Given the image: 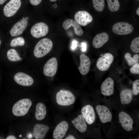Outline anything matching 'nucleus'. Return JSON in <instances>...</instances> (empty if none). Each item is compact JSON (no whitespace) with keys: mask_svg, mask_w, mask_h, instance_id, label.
I'll use <instances>...</instances> for the list:
<instances>
[{"mask_svg":"<svg viewBox=\"0 0 139 139\" xmlns=\"http://www.w3.org/2000/svg\"><path fill=\"white\" fill-rule=\"evenodd\" d=\"M53 46L52 41L47 38L42 39L36 45L33 51L34 56L37 58L42 57L51 50Z\"/></svg>","mask_w":139,"mask_h":139,"instance_id":"1","label":"nucleus"},{"mask_svg":"<svg viewBox=\"0 0 139 139\" xmlns=\"http://www.w3.org/2000/svg\"><path fill=\"white\" fill-rule=\"evenodd\" d=\"M32 104V102L29 99L20 100L13 105L12 109L13 113L16 116H24L28 112Z\"/></svg>","mask_w":139,"mask_h":139,"instance_id":"2","label":"nucleus"},{"mask_svg":"<svg viewBox=\"0 0 139 139\" xmlns=\"http://www.w3.org/2000/svg\"><path fill=\"white\" fill-rule=\"evenodd\" d=\"M57 103L62 106H68L73 104L75 98L73 94L68 90H61L58 92L56 95Z\"/></svg>","mask_w":139,"mask_h":139,"instance_id":"3","label":"nucleus"},{"mask_svg":"<svg viewBox=\"0 0 139 139\" xmlns=\"http://www.w3.org/2000/svg\"><path fill=\"white\" fill-rule=\"evenodd\" d=\"M114 60V57L111 54L106 53L99 58L96 63V66L100 71H106L109 68Z\"/></svg>","mask_w":139,"mask_h":139,"instance_id":"4","label":"nucleus"},{"mask_svg":"<svg viewBox=\"0 0 139 139\" xmlns=\"http://www.w3.org/2000/svg\"><path fill=\"white\" fill-rule=\"evenodd\" d=\"M112 30L114 33L119 35L128 34L131 33L133 30L132 26L125 22H119L115 24Z\"/></svg>","mask_w":139,"mask_h":139,"instance_id":"5","label":"nucleus"},{"mask_svg":"<svg viewBox=\"0 0 139 139\" xmlns=\"http://www.w3.org/2000/svg\"><path fill=\"white\" fill-rule=\"evenodd\" d=\"M49 28L48 25L43 22L38 23L31 28L30 32L33 37L38 38L46 36L48 33Z\"/></svg>","mask_w":139,"mask_h":139,"instance_id":"6","label":"nucleus"},{"mask_svg":"<svg viewBox=\"0 0 139 139\" xmlns=\"http://www.w3.org/2000/svg\"><path fill=\"white\" fill-rule=\"evenodd\" d=\"M21 5L20 0H11L4 8L3 12L5 15L7 17L14 15L19 9Z\"/></svg>","mask_w":139,"mask_h":139,"instance_id":"7","label":"nucleus"},{"mask_svg":"<svg viewBox=\"0 0 139 139\" xmlns=\"http://www.w3.org/2000/svg\"><path fill=\"white\" fill-rule=\"evenodd\" d=\"M57 67L56 58L54 57L51 58L44 65L43 69L44 74L46 76H54L56 73Z\"/></svg>","mask_w":139,"mask_h":139,"instance_id":"8","label":"nucleus"},{"mask_svg":"<svg viewBox=\"0 0 139 139\" xmlns=\"http://www.w3.org/2000/svg\"><path fill=\"white\" fill-rule=\"evenodd\" d=\"M75 21L79 24L84 26L91 22L93 20L92 16L85 11H80L76 12L74 16Z\"/></svg>","mask_w":139,"mask_h":139,"instance_id":"9","label":"nucleus"},{"mask_svg":"<svg viewBox=\"0 0 139 139\" xmlns=\"http://www.w3.org/2000/svg\"><path fill=\"white\" fill-rule=\"evenodd\" d=\"M14 79L17 83L24 86H31L34 82L33 80L31 77L22 72H19L16 74Z\"/></svg>","mask_w":139,"mask_h":139,"instance_id":"10","label":"nucleus"},{"mask_svg":"<svg viewBox=\"0 0 139 139\" xmlns=\"http://www.w3.org/2000/svg\"><path fill=\"white\" fill-rule=\"evenodd\" d=\"M68 124L65 121H63L56 127L53 134L54 139H61L65 135L68 128Z\"/></svg>","mask_w":139,"mask_h":139,"instance_id":"11","label":"nucleus"},{"mask_svg":"<svg viewBox=\"0 0 139 139\" xmlns=\"http://www.w3.org/2000/svg\"><path fill=\"white\" fill-rule=\"evenodd\" d=\"M119 119L123 128L127 131L133 129V121L129 115L124 111L120 112L118 115Z\"/></svg>","mask_w":139,"mask_h":139,"instance_id":"12","label":"nucleus"},{"mask_svg":"<svg viewBox=\"0 0 139 139\" xmlns=\"http://www.w3.org/2000/svg\"><path fill=\"white\" fill-rule=\"evenodd\" d=\"M96 109L102 123H105L111 121L112 118V114L106 107L98 105L96 107Z\"/></svg>","mask_w":139,"mask_h":139,"instance_id":"13","label":"nucleus"},{"mask_svg":"<svg viewBox=\"0 0 139 139\" xmlns=\"http://www.w3.org/2000/svg\"><path fill=\"white\" fill-rule=\"evenodd\" d=\"M81 112L88 124H91L94 123L95 116L94 110L91 106L87 105L83 107L82 109Z\"/></svg>","mask_w":139,"mask_h":139,"instance_id":"14","label":"nucleus"},{"mask_svg":"<svg viewBox=\"0 0 139 139\" xmlns=\"http://www.w3.org/2000/svg\"><path fill=\"white\" fill-rule=\"evenodd\" d=\"M28 21L25 19H23L16 23L12 27L10 31L11 36L15 37L22 34L26 28Z\"/></svg>","mask_w":139,"mask_h":139,"instance_id":"15","label":"nucleus"},{"mask_svg":"<svg viewBox=\"0 0 139 139\" xmlns=\"http://www.w3.org/2000/svg\"><path fill=\"white\" fill-rule=\"evenodd\" d=\"M114 82L111 77L106 78L102 83L101 90V93L105 96H110L114 92Z\"/></svg>","mask_w":139,"mask_h":139,"instance_id":"16","label":"nucleus"},{"mask_svg":"<svg viewBox=\"0 0 139 139\" xmlns=\"http://www.w3.org/2000/svg\"><path fill=\"white\" fill-rule=\"evenodd\" d=\"M80 65L78 68L80 73L83 75L86 74L89 72L91 65L89 58L83 54L80 56Z\"/></svg>","mask_w":139,"mask_h":139,"instance_id":"17","label":"nucleus"},{"mask_svg":"<svg viewBox=\"0 0 139 139\" xmlns=\"http://www.w3.org/2000/svg\"><path fill=\"white\" fill-rule=\"evenodd\" d=\"M49 129L47 126L42 124H35L33 128V133L36 139H43Z\"/></svg>","mask_w":139,"mask_h":139,"instance_id":"18","label":"nucleus"},{"mask_svg":"<svg viewBox=\"0 0 139 139\" xmlns=\"http://www.w3.org/2000/svg\"><path fill=\"white\" fill-rule=\"evenodd\" d=\"M62 25L64 28L66 30L72 26L75 33L77 36H81L83 34V31L80 25L73 20L70 19H66L63 22Z\"/></svg>","mask_w":139,"mask_h":139,"instance_id":"19","label":"nucleus"},{"mask_svg":"<svg viewBox=\"0 0 139 139\" xmlns=\"http://www.w3.org/2000/svg\"><path fill=\"white\" fill-rule=\"evenodd\" d=\"M109 36L107 33L103 32L96 35L92 41V44L94 47L98 48L102 47L108 41Z\"/></svg>","mask_w":139,"mask_h":139,"instance_id":"20","label":"nucleus"},{"mask_svg":"<svg viewBox=\"0 0 139 139\" xmlns=\"http://www.w3.org/2000/svg\"><path fill=\"white\" fill-rule=\"evenodd\" d=\"M72 121L75 127L80 132L83 133L86 131L87 125L82 115H79Z\"/></svg>","mask_w":139,"mask_h":139,"instance_id":"21","label":"nucleus"},{"mask_svg":"<svg viewBox=\"0 0 139 139\" xmlns=\"http://www.w3.org/2000/svg\"><path fill=\"white\" fill-rule=\"evenodd\" d=\"M35 117L38 120H41L45 117L47 113L46 107L42 103H39L37 105L36 107Z\"/></svg>","mask_w":139,"mask_h":139,"instance_id":"22","label":"nucleus"},{"mask_svg":"<svg viewBox=\"0 0 139 139\" xmlns=\"http://www.w3.org/2000/svg\"><path fill=\"white\" fill-rule=\"evenodd\" d=\"M132 91L131 89H125L123 90L120 94L121 102L123 105L129 103L133 98Z\"/></svg>","mask_w":139,"mask_h":139,"instance_id":"23","label":"nucleus"},{"mask_svg":"<svg viewBox=\"0 0 139 139\" xmlns=\"http://www.w3.org/2000/svg\"><path fill=\"white\" fill-rule=\"evenodd\" d=\"M7 56L8 59L12 62L21 61L22 59L16 50L13 49H10L7 51Z\"/></svg>","mask_w":139,"mask_h":139,"instance_id":"24","label":"nucleus"},{"mask_svg":"<svg viewBox=\"0 0 139 139\" xmlns=\"http://www.w3.org/2000/svg\"><path fill=\"white\" fill-rule=\"evenodd\" d=\"M124 58L128 65L130 66H132L139 62V56L137 54L134 55L132 57L131 54L127 53L125 55Z\"/></svg>","mask_w":139,"mask_h":139,"instance_id":"25","label":"nucleus"},{"mask_svg":"<svg viewBox=\"0 0 139 139\" xmlns=\"http://www.w3.org/2000/svg\"><path fill=\"white\" fill-rule=\"evenodd\" d=\"M108 6L109 10L111 12L118 11L120 7L118 0H107Z\"/></svg>","mask_w":139,"mask_h":139,"instance_id":"26","label":"nucleus"},{"mask_svg":"<svg viewBox=\"0 0 139 139\" xmlns=\"http://www.w3.org/2000/svg\"><path fill=\"white\" fill-rule=\"evenodd\" d=\"M92 2L95 10L98 12L103 10L105 6L104 0H92Z\"/></svg>","mask_w":139,"mask_h":139,"instance_id":"27","label":"nucleus"},{"mask_svg":"<svg viewBox=\"0 0 139 139\" xmlns=\"http://www.w3.org/2000/svg\"><path fill=\"white\" fill-rule=\"evenodd\" d=\"M130 48L132 51L136 53H139V37L134 38L132 41Z\"/></svg>","mask_w":139,"mask_h":139,"instance_id":"28","label":"nucleus"},{"mask_svg":"<svg viewBox=\"0 0 139 139\" xmlns=\"http://www.w3.org/2000/svg\"><path fill=\"white\" fill-rule=\"evenodd\" d=\"M24 39L22 37H19L14 38L11 41L10 46L12 47H16L23 46L25 44Z\"/></svg>","mask_w":139,"mask_h":139,"instance_id":"29","label":"nucleus"},{"mask_svg":"<svg viewBox=\"0 0 139 139\" xmlns=\"http://www.w3.org/2000/svg\"><path fill=\"white\" fill-rule=\"evenodd\" d=\"M133 94L134 95H138L139 93V80H137L135 81L133 84Z\"/></svg>","mask_w":139,"mask_h":139,"instance_id":"30","label":"nucleus"},{"mask_svg":"<svg viewBox=\"0 0 139 139\" xmlns=\"http://www.w3.org/2000/svg\"><path fill=\"white\" fill-rule=\"evenodd\" d=\"M130 72L134 74H139V64L137 63L132 66L130 69Z\"/></svg>","mask_w":139,"mask_h":139,"instance_id":"31","label":"nucleus"},{"mask_svg":"<svg viewBox=\"0 0 139 139\" xmlns=\"http://www.w3.org/2000/svg\"><path fill=\"white\" fill-rule=\"evenodd\" d=\"M31 4L33 5L36 6L39 4L42 0H29Z\"/></svg>","mask_w":139,"mask_h":139,"instance_id":"32","label":"nucleus"},{"mask_svg":"<svg viewBox=\"0 0 139 139\" xmlns=\"http://www.w3.org/2000/svg\"><path fill=\"white\" fill-rule=\"evenodd\" d=\"M77 46V42L76 40H73L72 42V45L71 46V49L73 50L75 49Z\"/></svg>","mask_w":139,"mask_h":139,"instance_id":"33","label":"nucleus"},{"mask_svg":"<svg viewBox=\"0 0 139 139\" xmlns=\"http://www.w3.org/2000/svg\"><path fill=\"white\" fill-rule=\"evenodd\" d=\"M86 44L84 42L82 43V50L83 51H85L86 50Z\"/></svg>","mask_w":139,"mask_h":139,"instance_id":"34","label":"nucleus"},{"mask_svg":"<svg viewBox=\"0 0 139 139\" xmlns=\"http://www.w3.org/2000/svg\"><path fill=\"white\" fill-rule=\"evenodd\" d=\"M6 139H16V137L13 135H10L8 136L6 138Z\"/></svg>","mask_w":139,"mask_h":139,"instance_id":"35","label":"nucleus"},{"mask_svg":"<svg viewBox=\"0 0 139 139\" xmlns=\"http://www.w3.org/2000/svg\"><path fill=\"white\" fill-rule=\"evenodd\" d=\"M75 138L74 136L71 135H68L65 138L66 139H75Z\"/></svg>","mask_w":139,"mask_h":139,"instance_id":"36","label":"nucleus"},{"mask_svg":"<svg viewBox=\"0 0 139 139\" xmlns=\"http://www.w3.org/2000/svg\"><path fill=\"white\" fill-rule=\"evenodd\" d=\"M27 137L28 138H32V135L31 133H29L27 134Z\"/></svg>","mask_w":139,"mask_h":139,"instance_id":"37","label":"nucleus"},{"mask_svg":"<svg viewBox=\"0 0 139 139\" xmlns=\"http://www.w3.org/2000/svg\"><path fill=\"white\" fill-rule=\"evenodd\" d=\"M7 0H0V4H2L4 3Z\"/></svg>","mask_w":139,"mask_h":139,"instance_id":"38","label":"nucleus"},{"mask_svg":"<svg viewBox=\"0 0 139 139\" xmlns=\"http://www.w3.org/2000/svg\"><path fill=\"white\" fill-rule=\"evenodd\" d=\"M136 13L138 15H139V7H138L136 11Z\"/></svg>","mask_w":139,"mask_h":139,"instance_id":"39","label":"nucleus"},{"mask_svg":"<svg viewBox=\"0 0 139 139\" xmlns=\"http://www.w3.org/2000/svg\"><path fill=\"white\" fill-rule=\"evenodd\" d=\"M57 6L56 4H55L53 5V7L54 8H56L57 7Z\"/></svg>","mask_w":139,"mask_h":139,"instance_id":"40","label":"nucleus"},{"mask_svg":"<svg viewBox=\"0 0 139 139\" xmlns=\"http://www.w3.org/2000/svg\"><path fill=\"white\" fill-rule=\"evenodd\" d=\"M57 0H49V1L51 2H54Z\"/></svg>","mask_w":139,"mask_h":139,"instance_id":"41","label":"nucleus"},{"mask_svg":"<svg viewBox=\"0 0 139 139\" xmlns=\"http://www.w3.org/2000/svg\"><path fill=\"white\" fill-rule=\"evenodd\" d=\"M29 18L28 17H26L25 18V19L26 20H28L29 19Z\"/></svg>","mask_w":139,"mask_h":139,"instance_id":"42","label":"nucleus"},{"mask_svg":"<svg viewBox=\"0 0 139 139\" xmlns=\"http://www.w3.org/2000/svg\"><path fill=\"white\" fill-rule=\"evenodd\" d=\"M22 135H20L19 136V137H22Z\"/></svg>","mask_w":139,"mask_h":139,"instance_id":"43","label":"nucleus"},{"mask_svg":"<svg viewBox=\"0 0 139 139\" xmlns=\"http://www.w3.org/2000/svg\"><path fill=\"white\" fill-rule=\"evenodd\" d=\"M1 40H0V45L1 44Z\"/></svg>","mask_w":139,"mask_h":139,"instance_id":"44","label":"nucleus"},{"mask_svg":"<svg viewBox=\"0 0 139 139\" xmlns=\"http://www.w3.org/2000/svg\"><path fill=\"white\" fill-rule=\"evenodd\" d=\"M138 0V1H139V0Z\"/></svg>","mask_w":139,"mask_h":139,"instance_id":"45","label":"nucleus"}]
</instances>
